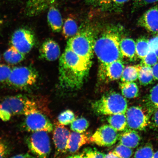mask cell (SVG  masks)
Listing matches in <instances>:
<instances>
[{
  "mask_svg": "<svg viewBox=\"0 0 158 158\" xmlns=\"http://www.w3.org/2000/svg\"><path fill=\"white\" fill-rule=\"evenodd\" d=\"M126 115L127 125L130 129L143 130L150 124L149 114L140 106H133L127 109Z\"/></svg>",
  "mask_w": 158,
  "mask_h": 158,
  "instance_id": "30bf717a",
  "label": "cell"
},
{
  "mask_svg": "<svg viewBox=\"0 0 158 158\" xmlns=\"http://www.w3.org/2000/svg\"><path fill=\"white\" fill-rule=\"evenodd\" d=\"M56 0H28L25 13L29 17L35 16L49 8Z\"/></svg>",
  "mask_w": 158,
  "mask_h": 158,
  "instance_id": "2e32d148",
  "label": "cell"
},
{
  "mask_svg": "<svg viewBox=\"0 0 158 158\" xmlns=\"http://www.w3.org/2000/svg\"><path fill=\"white\" fill-rule=\"evenodd\" d=\"M27 147L35 157L47 158L51 151L50 139L48 132L41 131L33 132L27 140Z\"/></svg>",
  "mask_w": 158,
  "mask_h": 158,
  "instance_id": "52a82bcc",
  "label": "cell"
},
{
  "mask_svg": "<svg viewBox=\"0 0 158 158\" xmlns=\"http://www.w3.org/2000/svg\"><path fill=\"white\" fill-rule=\"evenodd\" d=\"M117 131L110 125L102 126L91 136L90 142L100 147H110L114 145L118 139Z\"/></svg>",
  "mask_w": 158,
  "mask_h": 158,
  "instance_id": "8fae6325",
  "label": "cell"
},
{
  "mask_svg": "<svg viewBox=\"0 0 158 158\" xmlns=\"http://www.w3.org/2000/svg\"><path fill=\"white\" fill-rule=\"evenodd\" d=\"M94 111L100 115L125 114L128 105L126 98L118 93L110 91L92 104Z\"/></svg>",
  "mask_w": 158,
  "mask_h": 158,
  "instance_id": "277c9868",
  "label": "cell"
},
{
  "mask_svg": "<svg viewBox=\"0 0 158 158\" xmlns=\"http://www.w3.org/2000/svg\"><path fill=\"white\" fill-rule=\"evenodd\" d=\"M118 139L119 143L132 149L139 145L141 137L135 130L128 129L124 130L123 132L118 135Z\"/></svg>",
  "mask_w": 158,
  "mask_h": 158,
  "instance_id": "ac0fdd59",
  "label": "cell"
},
{
  "mask_svg": "<svg viewBox=\"0 0 158 158\" xmlns=\"http://www.w3.org/2000/svg\"><path fill=\"white\" fill-rule=\"evenodd\" d=\"M10 149L5 142L0 138V158L6 157L10 155Z\"/></svg>",
  "mask_w": 158,
  "mask_h": 158,
  "instance_id": "8d00e7d4",
  "label": "cell"
},
{
  "mask_svg": "<svg viewBox=\"0 0 158 158\" xmlns=\"http://www.w3.org/2000/svg\"><path fill=\"white\" fill-rule=\"evenodd\" d=\"M141 1V0H133V10H134L138 9V5Z\"/></svg>",
  "mask_w": 158,
  "mask_h": 158,
  "instance_id": "ee69618b",
  "label": "cell"
},
{
  "mask_svg": "<svg viewBox=\"0 0 158 158\" xmlns=\"http://www.w3.org/2000/svg\"><path fill=\"white\" fill-rule=\"evenodd\" d=\"M38 111L36 102L22 95L8 97L0 103V118L4 122L13 116H26Z\"/></svg>",
  "mask_w": 158,
  "mask_h": 158,
  "instance_id": "3957f363",
  "label": "cell"
},
{
  "mask_svg": "<svg viewBox=\"0 0 158 158\" xmlns=\"http://www.w3.org/2000/svg\"><path fill=\"white\" fill-rule=\"evenodd\" d=\"M150 50L153 51L158 58V35L149 40Z\"/></svg>",
  "mask_w": 158,
  "mask_h": 158,
  "instance_id": "74e56055",
  "label": "cell"
},
{
  "mask_svg": "<svg viewBox=\"0 0 158 158\" xmlns=\"http://www.w3.org/2000/svg\"><path fill=\"white\" fill-rule=\"evenodd\" d=\"M154 80L158 81V62L152 67Z\"/></svg>",
  "mask_w": 158,
  "mask_h": 158,
  "instance_id": "60d3db41",
  "label": "cell"
},
{
  "mask_svg": "<svg viewBox=\"0 0 158 158\" xmlns=\"http://www.w3.org/2000/svg\"><path fill=\"white\" fill-rule=\"evenodd\" d=\"M120 51L123 57L134 60L137 56L136 52V42L133 39L125 37L120 40Z\"/></svg>",
  "mask_w": 158,
  "mask_h": 158,
  "instance_id": "ffe728a7",
  "label": "cell"
},
{
  "mask_svg": "<svg viewBox=\"0 0 158 158\" xmlns=\"http://www.w3.org/2000/svg\"><path fill=\"white\" fill-rule=\"evenodd\" d=\"M153 158H158V151L154 153Z\"/></svg>",
  "mask_w": 158,
  "mask_h": 158,
  "instance_id": "f6af8a7d",
  "label": "cell"
},
{
  "mask_svg": "<svg viewBox=\"0 0 158 158\" xmlns=\"http://www.w3.org/2000/svg\"><path fill=\"white\" fill-rule=\"evenodd\" d=\"M39 54L41 59L48 61H55L60 56V47L53 39H47L41 45Z\"/></svg>",
  "mask_w": 158,
  "mask_h": 158,
  "instance_id": "9a60e30c",
  "label": "cell"
},
{
  "mask_svg": "<svg viewBox=\"0 0 158 158\" xmlns=\"http://www.w3.org/2000/svg\"><path fill=\"white\" fill-rule=\"evenodd\" d=\"M138 79L140 84L143 85H148L152 84L155 80L152 67L142 66L140 64Z\"/></svg>",
  "mask_w": 158,
  "mask_h": 158,
  "instance_id": "cb8c5ba5",
  "label": "cell"
},
{
  "mask_svg": "<svg viewBox=\"0 0 158 158\" xmlns=\"http://www.w3.org/2000/svg\"><path fill=\"white\" fill-rule=\"evenodd\" d=\"M95 39L94 33L89 28H84L78 31L69 39L67 46L78 56L91 61L93 57Z\"/></svg>",
  "mask_w": 158,
  "mask_h": 158,
  "instance_id": "5b68a950",
  "label": "cell"
},
{
  "mask_svg": "<svg viewBox=\"0 0 158 158\" xmlns=\"http://www.w3.org/2000/svg\"><path fill=\"white\" fill-rule=\"evenodd\" d=\"M34 157V156H32L27 153L19 154V155H18L12 157L14 158H31Z\"/></svg>",
  "mask_w": 158,
  "mask_h": 158,
  "instance_id": "b9f144b4",
  "label": "cell"
},
{
  "mask_svg": "<svg viewBox=\"0 0 158 158\" xmlns=\"http://www.w3.org/2000/svg\"><path fill=\"white\" fill-rule=\"evenodd\" d=\"M23 127L26 131L31 133L41 131L48 133L54 128L50 120L40 111L26 116Z\"/></svg>",
  "mask_w": 158,
  "mask_h": 158,
  "instance_id": "9c48e42d",
  "label": "cell"
},
{
  "mask_svg": "<svg viewBox=\"0 0 158 158\" xmlns=\"http://www.w3.org/2000/svg\"><path fill=\"white\" fill-rule=\"evenodd\" d=\"M118 158H130L133 155V152L131 148L119 143L113 151Z\"/></svg>",
  "mask_w": 158,
  "mask_h": 158,
  "instance_id": "1f68e13d",
  "label": "cell"
},
{
  "mask_svg": "<svg viewBox=\"0 0 158 158\" xmlns=\"http://www.w3.org/2000/svg\"><path fill=\"white\" fill-rule=\"evenodd\" d=\"M62 33L65 39H70L78 32L77 24L74 19H67L63 26Z\"/></svg>",
  "mask_w": 158,
  "mask_h": 158,
  "instance_id": "484cf974",
  "label": "cell"
},
{
  "mask_svg": "<svg viewBox=\"0 0 158 158\" xmlns=\"http://www.w3.org/2000/svg\"><path fill=\"white\" fill-rule=\"evenodd\" d=\"M124 69L122 59L114 61L104 68L99 69V79L102 81L105 82L118 80L121 78Z\"/></svg>",
  "mask_w": 158,
  "mask_h": 158,
  "instance_id": "7c38bea8",
  "label": "cell"
},
{
  "mask_svg": "<svg viewBox=\"0 0 158 158\" xmlns=\"http://www.w3.org/2000/svg\"><path fill=\"white\" fill-rule=\"evenodd\" d=\"M158 62V58L155 53L150 50L147 55L142 59L141 65L152 67L157 64Z\"/></svg>",
  "mask_w": 158,
  "mask_h": 158,
  "instance_id": "836d02e7",
  "label": "cell"
},
{
  "mask_svg": "<svg viewBox=\"0 0 158 158\" xmlns=\"http://www.w3.org/2000/svg\"><path fill=\"white\" fill-rule=\"evenodd\" d=\"M153 147L149 144L140 147L134 154L135 158H153L154 155Z\"/></svg>",
  "mask_w": 158,
  "mask_h": 158,
  "instance_id": "f1b7e54d",
  "label": "cell"
},
{
  "mask_svg": "<svg viewBox=\"0 0 158 158\" xmlns=\"http://www.w3.org/2000/svg\"><path fill=\"white\" fill-rule=\"evenodd\" d=\"M12 69L7 65L0 64V83L7 81L11 74Z\"/></svg>",
  "mask_w": 158,
  "mask_h": 158,
  "instance_id": "d590c367",
  "label": "cell"
},
{
  "mask_svg": "<svg viewBox=\"0 0 158 158\" xmlns=\"http://www.w3.org/2000/svg\"><path fill=\"white\" fill-rule=\"evenodd\" d=\"M104 158H118V156L113 152H110L105 155Z\"/></svg>",
  "mask_w": 158,
  "mask_h": 158,
  "instance_id": "7bdbcfd3",
  "label": "cell"
},
{
  "mask_svg": "<svg viewBox=\"0 0 158 158\" xmlns=\"http://www.w3.org/2000/svg\"><path fill=\"white\" fill-rule=\"evenodd\" d=\"M149 40L144 37L138 39L136 42V52L138 58L142 59L149 52Z\"/></svg>",
  "mask_w": 158,
  "mask_h": 158,
  "instance_id": "4316f807",
  "label": "cell"
},
{
  "mask_svg": "<svg viewBox=\"0 0 158 158\" xmlns=\"http://www.w3.org/2000/svg\"><path fill=\"white\" fill-rule=\"evenodd\" d=\"M120 88L123 96L128 98L137 97L139 94L138 86L134 82H122L120 84Z\"/></svg>",
  "mask_w": 158,
  "mask_h": 158,
  "instance_id": "603a6c76",
  "label": "cell"
},
{
  "mask_svg": "<svg viewBox=\"0 0 158 158\" xmlns=\"http://www.w3.org/2000/svg\"><path fill=\"white\" fill-rule=\"evenodd\" d=\"M76 119L75 114L72 110H68L61 112L58 117L59 123L64 125L71 124Z\"/></svg>",
  "mask_w": 158,
  "mask_h": 158,
  "instance_id": "4dcf8cb0",
  "label": "cell"
},
{
  "mask_svg": "<svg viewBox=\"0 0 158 158\" xmlns=\"http://www.w3.org/2000/svg\"><path fill=\"white\" fill-rule=\"evenodd\" d=\"M90 142V137L88 134L72 132L69 138L68 151L71 153H76L82 146Z\"/></svg>",
  "mask_w": 158,
  "mask_h": 158,
  "instance_id": "e0dca14e",
  "label": "cell"
},
{
  "mask_svg": "<svg viewBox=\"0 0 158 158\" xmlns=\"http://www.w3.org/2000/svg\"><path fill=\"white\" fill-rule=\"evenodd\" d=\"M92 62L66 47L59 60V86L67 92L80 89L88 77Z\"/></svg>",
  "mask_w": 158,
  "mask_h": 158,
  "instance_id": "6da1fadb",
  "label": "cell"
},
{
  "mask_svg": "<svg viewBox=\"0 0 158 158\" xmlns=\"http://www.w3.org/2000/svg\"><path fill=\"white\" fill-rule=\"evenodd\" d=\"M129 0H96V2L104 8H118L123 6Z\"/></svg>",
  "mask_w": 158,
  "mask_h": 158,
  "instance_id": "f546056e",
  "label": "cell"
},
{
  "mask_svg": "<svg viewBox=\"0 0 158 158\" xmlns=\"http://www.w3.org/2000/svg\"><path fill=\"white\" fill-rule=\"evenodd\" d=\"M89 126L87 120L84 118H81L75 119L71 123L70 128L73 131L81 133L85 131Z\"/></svg>",
  "mask_w": 158,
  "mask_h": 158,
  "instance_id": "83f0119b",
  "label": "cell"
},
{
  "mask_svg": "<svg viewBox=\"0 0 158 158\" xmlns=\"http://www.w3.org/2000/svg\"><path fill=\"white\" fill-rule=\"evenodd\" d=\"M148 104L153 111L158 109V84L151 89L148 97Z\"/></svg>",
  "mask_w": 158,
  "mask_h": 158,
  "instance_id": "d6a6232c",
  "label": "cell"
},
{
  "mask_svg": "<svg viewBox=\"0 0 158 158\" xmlns=\"http://www.w3.org/2000/svg\"><path fill=\"white\" fill-rule=\"evenodd\" d=\"M71 133L64 125L57 123L53 132V139L58 154L66 153L68 151V144Z\"/></svg>",
  "mask_w": 158,
  "mask_h": 158,
  "instance_id": "4fadbf2b",
  "label": "cell"
},
{
  "mask_svg": "<svg viewBox=\"0 0 158 158\" xmlns=\"http://www.w3.org/2000/svg\"><path fill=\"white\" fill-rule=\"evenodd\" d=\"M47 21L49 27L54 32H59L63 26V20L59 10L51 6L47 14Z\"/></svg>",
  "mask_w": 158,
  "mask_h": 158,
  "instance_id": "d6986e66",
  "label": "cell"
},
{
  "mask_svg": "<svg viewBox=\"0 0 158 158\" xmlns=\"http://www.w3.org/2000/svg\"><path fill=\"white\" fill-rule=\"evenodd\" d=\"M39 74L35 69L31 66L15 67L6 82L11 87L25 90L32 87L38 81Z\"/></svg>",
  "mask_w": 158,
  "mask_h": 158,
  "instance_id": "8992f818",
  "label": "cell"
},
{
  "mask_svg": "<svg viewBox=\"0 0 158 158\" xmlns=\"http://www.w3.org/2000/svg\"><path fill=\"white\" fill-rule=\"evenodd\" d=\"M158 3V0H141L138 5V9L146 5L153 3Z\"/></svg>",
  "mask_w": 158,
  "mask_h": 158,
  "instance_id": "ab89813d",
  "label": "cell"
},
{
  "mask_svg": "<svg viewBox=\"0 0 158 158\" xmlns=\"http://www.w3.org/2000/svg\"><path fill=\"white\" fill-rule=\"evenodd\" d=\"M35 43L34 33L26 28H21L15 31L11 39L12 45L25 55L30 52Z\"/></svg>",
  "mask_w": 158,
  "mask_h": 158,
  "instance_id": "ba28073f",
  "label": "cell"
},
{
  "mask_svg": "<svg viewBox=\"0 0 158 158\" xmlns=\"http://www.w3.org/2000/svg\"><path fill=\"white\" fill-rule=\"evenodd\" d=\"M138 24L150 33L158 35V5L146 11L138 19Z\"/></svg>",
  "mask_w": 158,
  "mask_h": 158,
  "instance_id": "5bb4252c",
  "label": "cell"
},
{
  "mask_svg": "<svg viewBox=\"0 0 158 158\" xmlns=\"http://www.w3.org/2000/svg\"><path fill=\"white\" fill-rule=\"evenodd\" d=\"M125 114H118L109 116L107 121L110 125L117 131H123L127 126Z\"/></svg>",
  "mask_w": 158,
  "mask_h": 158,
  "instance_id": "44dd1931",
  "label": "cell"
},
{
  "mask_svg": "<svg viewBox=\"0 0 158 158\" xmlns=\"http://www.w3.org/2000/svg\"><path fill=\"white\" fill-rule=\"evenodd\" d=\"M88 2H96V0H87Z\"/></svg>",
  "mask_w": 158,
  "mask_h": 158,
  "instance_id": "bcb514c9",
  "label": "cell"
},
{
  "mask_svg": "<svg viewBox=\"0 0 158 158\" xmlns=\"http://www.w3.org/2000/svg\"><path fill=\"white\" fill-rule=\"evenodd\" d=\"M4 58L9 64H16L22 62L25 58V54L20 52L12 45L4 53Z\"/></svg>",
  "mask_w": 158,
  "mask_h": 158,
  "instance_id": "7402d4cb",
  "label": "cell"
},
{
  "mask_svg": "<svg viewBox=\"0 0 158 158\" xmlns=\"http://www.w3.org/2000/svg\"><path fill=\"white\" fill-rule=\"evenodd\" d=\"M0 59H1V56H0Z\"/></svg>",
  "mask_w": 158,
  "mask_h": 158,
  "instance_id": "c3c4849f",
  "label": "cell"
},
{
  "mask_svg": "<svg viewBox=\"0 0 158 158\" xmlns=\"http://www.w3.org/2000/svg\"><path fill=\"white\" fill-rule=\"evenodd\" d=\"M2 20L0 19V25L2 23Z\"/></svg>",
  "mask_w": 158,
  "mask_h": 158,
  "instance_id": "7dc6e473",
  "label": "cell"
},
{
  "mask_svg": "<svg viewBox=\"0 0 158 158\" xmlns=\"http://www.w3.org/2000/svg\"><path fill=\"white\" fill-rule=\"evenodd\" d=\"M140 65L129 66L124 68L121 77L122 82H134L137 80Z\"/></svg>",
  "mask_w": 158,
  "mask_h": 158,
  "instance_id": "d4e9b609",
  "label": "cell"
},
{
  "mask_svg": "<svg viewBox=\"0 0 158 158\" xmlns=\"http://www.w3.org/2000/svg\"><path fill=\"white\" fill-rule=\"evenodd\" d=\"M121 29L108 27L95 40L94 51L100 62L99 69L123 57L120 48Z\"/></svg>",
  "mask_w": 158,
  "mask_h": 158,
  "instance_id": "7a4b0ae2",
  "label": "cell"
},
{
  "mask_svg": "<svg viewBox=\"0 0 158 158\" xmlns=\"http://www.w3.org/2000/svg\"><path fill=\"white\" fill-rule=\"evenodd\" d=\"M150 123L153 128L158 131V109L154 110Z\"/></svg>",
  "mask_w": 158,
  "mask_h": 158,
  "instance_id": "f35d334b",
  "label": "cell"
},
{
  "mask_svg": "<svg viewBox=\"0 0 158 158\" xmlns=\"http://www.w3.org/2000/svg\"><path fill=\"white\" fill-rule=\"evenodd\" d=\"M84 157L104 158L105 154L98 151L96 148H87L84 150L82 153Z\"/></svg>",
  "mask_w": 158,
  "mask_h": 158,
  "instance_id": "e575fe53",
  "label": "cell"
}]
</instances>
